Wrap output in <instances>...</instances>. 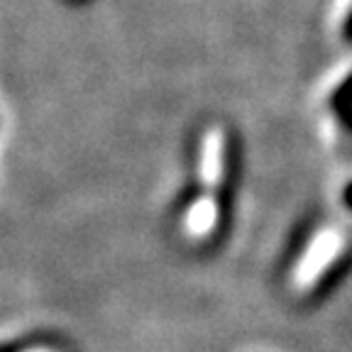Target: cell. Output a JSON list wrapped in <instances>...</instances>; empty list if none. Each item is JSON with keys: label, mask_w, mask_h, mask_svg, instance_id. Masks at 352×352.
Returning <instances> with one entry per match:
<instances>
[{"label": "cell", "mask_w": 352, "mask_h": 352, "mask_svg": "<svg viewBox=\"0 0 352 352\" xmlns=\"http://www.w3.org/2000/svg\"><path fill=\"white\" fill-rule=\"evenodd\" d=\"M342 245H345V237L338 230H323L316 240H311L301 262L294 270V286H296L298 292H306V289H311L320 279L325 267L336 262Z\"/></svg>", "instance_id": "obj_1"}, {"label": "cell", "mask_w": 352, "mask_h": 352, "mask_svg": "<svg viewBox=\"0 0 352 352\" xmlns=\"http://www.w3.org/2000/svg\"><path fill=\"white\" fill-rule=\"evenodd\" d=\"M201 186H204V196H215L223 179V132L218 127H210L204 138V147H201Z\"/></svg>", "instance_id": "obj_2"}, {"label": "cell", "mask_w": 352, "mask_h": 352, "mask_svg": "<svg viewBox=\"0 0 352 352\" xmlns=\"http://www.w3.org/2000/svg\"><path fill=\"white\" fill-rule=\"evenodd\" d=\"M215 220H218V204H215V196H204V193H201V198L193 201L191 208H188V213H186L188 237H196V240L206 237L210 230H213Z\"/></svg>", "instance_id": "obj_3"}]
</instances>
